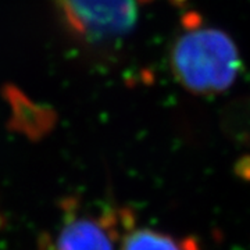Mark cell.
<instances>
[{"label":"cell","instance_id":"obj_3","mask_svg":"<svg viewBox=\"0 0 250 250\" xmlns=\"http://www.w3.org/2000/svg\"><path fill=\"white\" fill-rule=\"evenodd\" d=\"M141 0H56L62 17L82 39L96 43L126 35L138 18Z\"/></svg>","mask_w":250,"mask_h":250},{"label":"cell","instance_id":"obj_4","mask_svg":"<svg viewBox=\"0 0 250 250\" xmlns=\"http://www.w3.org/2000/svg\"><path fill=\"white\" fill-rule=\"evenodd\" d=\"M120 250H199L192 239H177L149 228L128 227L121 238Z\"/></svg>","mask_w":250,"mask_h":250},{"label":"cell","instance_id":"obj_1","mask_svg":"<svg viewBox=\"0 0 250 250\" xmlns=\"http://www.w3.org/2000/svg\"><path fill=\"white\" fill-rule=\"evenodd\" d=\"M184 25L187 31L175 39L170 52L175 80L195 95H215L229 89L242 65L232 38L220 29L202 27L195 13L185 16Z\"/></svg>","mask_w":250,"mask_h":250},{"label":"cell","instance_id":"obj_2","mask_svg":"<svg viewBox=\"0 0 250 250\" xmlns=\"http://www.w3.org/2000/svg\"><path fill=\"white\" fill-rule=\"evenodd\" d=\"M132 225V214L106 210L99 214L81 211L77 200H67L54 233H46L41 250H116L120 233Z\"/></svg>","mask_w":250,"mask_h":250}]
</instances>
